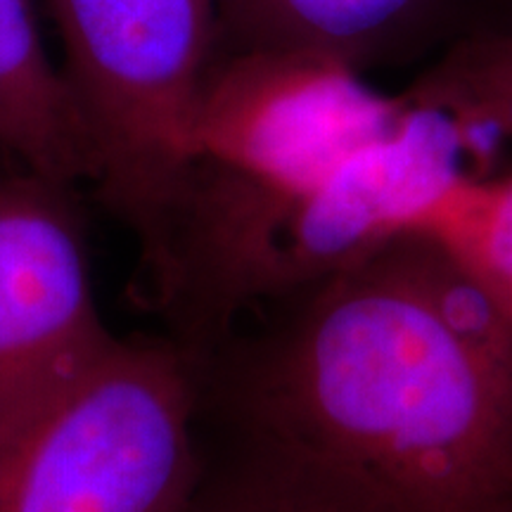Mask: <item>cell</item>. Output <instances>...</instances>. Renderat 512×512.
I'll return each mask as SVG.
<instances>
[{
  "mask_svg": "<svg viewBox=\"0 0 512 512\" xmlns=\"http://www.w3.org/2000/svg\"><path fill=\"white\" fill-rule=\"evenodd\" d=\"M465 171L460 128L422 105H408L387 133L299 195L195 162L147 280L164 335L197 361L259 306L316 285L411 230Z\"/></svg>",
  "mask_w": 512,
  "mask_h": 512,
  "instance_id": "7a4b0ae2",
  "label": "cell"
},
{
  "mask_svg": "<svg viewBox=\"0 0 512 512\" xmlns=\"http://www.w3.org/2000/svg\"><path fill=\"white\" fill-rule=\"evenodd\" d=\"M202 444L183 512H394L349 470L271 434L202 413Z\"/></svg>",
  "mask_w": 512,
  "mask_h": 512,
  "instance_id": "52a82bcc",
  "label": "cell"
},
{
  "mask_svg": "<svg viewBox=\"0 0 512 512\" xmlns=\"http://www.w3.org/2000/svg\"><path fill=\"white\" fill-rule=\"evenodd\" d=\"M420 0H216L221 38L238 48H294L356 64Z\"/></svg>",
  "mask_w": 512,
  "mask_h": 512,
  "instance_id": "9c48e42d",
  "label": "cell"
},
{
  "mask_svg": "<svg viewBox=\"0 0 512 512\" xmlns=\"http://www.w3.org/2000/svg\"><path fill=\"white\" fill-rule=\"evenodd\" d=\"M403 95L370 88L356 64L294 48L219 53L192 114L195 162L259 188L299 195L387 133Z\"/></svg>",
  "mask_w": 512,
  "mask_h": 512,
  "instance_id": "5b68a950",
  "label": "cell"
},
{
  "mask_svg": "<svg viewBox=\"0 0 512 512\" xmlns=\"http://www.w3.org/2000/svg\"><path fill=\"white\" fill-rule=\"evenodd\" d=\"M195 368L204 415L394 512H512V311L420 230L259 306Z\"/></svg>",
  "mask_w": 512,
  "mask_h": 512,
  "instance_id": "6da1fadb",
  "label": "cell"
},
{
  "mask_svg": "<svg viewBox=\"0 0 512 512\" xmlns=\"http://www.w3.org/2000/svg\"><path fill=\"white\" fill-rule=\"evenodd\" d=\"M195 361L114 335L0 441V512H183L202 472Z\"/></svg>",
  "mask_w": 512,
  "mask_h": 512,
  "instance_id": "277c9868",
  "label": "cell"
},
{
  "mask_svg": "<svg viewBox=\"0 0 512 512\" xmlns=\"http://www.w3.org/2000/svg\"><path fill=\"white\" fill-rule=\"evenodd\" d=\"M74 188L0 171V441L114 337L95 299Z\"/></svg>",
  "mask_w": 512,
  "mask_h": 512,
  "instance_id": "8992f818",
  "label": "cell"
},
{
  "mask_svg": "<svg viewBox=\"0 0 512 512\" xmlns=\"http://www.w3.org/2000/svg\"><path fill=\"white\" fill-rule=\"evenodd\" d=\"M411 230L446 247L498 302L512 311V169L465 171Z\"/></svg>",
  "mask_w": 512,
  "mask_h": 512,
  "instance_id": "30bf717a",
  "label": "cell"
},
{
  "mask_svg": "<svg viewBox=\"0 0 512 512\" xmlns=\"http://www.w3.org/2000/svg\"><path fill=\"white\" fill-rule=\"evenodd\" d=\"M95 157V188L150 278L188 185L192 114L219 55L216 0H41Z\"/></svg>",
  "mask_w": 512,
  "mask_h": 512,
  "instance_id": "3957f363",
  "label": "cell"
},
{
  "mask_svg": "<svg viewBox=\"0 0 512 512\" xmlns=\"http://www.w3.org/2000/svg\"><path fill=\"white\" fill-rule=\"evenodd\" d=\"M456 121L470 157L512 147V36L467 43L403 93Z\"/></svg>",
  "mask_w": 512,
  "mask_h": 512,
  "instance_id": "8fae6325",
  "label": "cell"
},
{
  "mask_svg": "<svg viewBox=\"0 0 512 512\" xmlns=\"http://www.w3.org/2000/svg\"><path fill=\"white\" fill-rule=\"evenodd\" d=\"M0 162L93 183V145L41 31V0H0Z\"/></svg>",
  "mask_w": 512,
  "mask_h": 512,
  "instance_id": "ba28073f",
  "label": "cell"
}]
</instances>
